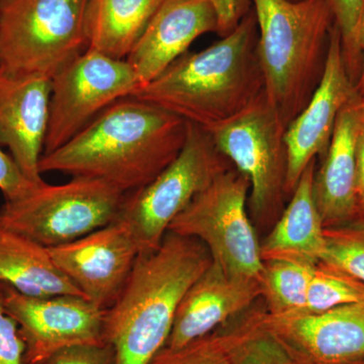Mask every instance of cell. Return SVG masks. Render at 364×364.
I'll use <instances>...</instances> for the list:
<instances>
[{"label": "cell", "mask_w": 364, "mask_h": 364, "mask_svg": "<svg viewBox=\"0 0 364 364\" xmlns=\"http://www.w3.org/2000/svg\"><path fill=\"white\" fill-rule=\"evenodd\" d=\"M188 123L132 97L117 100L62 147L41 157V174L102 179L124 193L149 184L183 147Z\"/></svg>", "instance_id": "6da1fadb"}, {"label": "cell", "mask_w": 364, "mask_h": 364, "mask_svg": "<svg viewBox=\"0 0 364 364\" xmlns=\"http://www.w3.org/2000/svg\"><path fill=\"white\" fill-rule=\"evenodd\" d=\"M254 11L227 37L203 51L184 53L130 97L208 130L254 104L264 91Z\"/></svg>", "instance_id": "7a4b0ae2"}, {"label": "cell", "mask_w": 364, "mask_h": 364, "mask_svg": "<svg viewBox=\"0 0 364 364\" xmlns=\"http://www.w3.org/2000/svg\"><path fill=\"white\" fill-rule=\"evenodd\" d=\"M210 263L202 242L172 232L156 250L139 254L105 313L104 338L114 348V364L149 363L166 344L182 296Z\"/></svg>", "instance_id": "3957f363"}, {"label": "cell", "mask_w": 364, "mask_h": 364, "mask_svg": "<svg viewBox=\"0 0 364 364\" xmlns=\"http://www.w3.org/2000/svg\"><path fill=\"white\" fill-rule=\"evenodd\" d=\"M264 92L287 128L320 82L334 16L328 0H252Z\"/></svg>", "instance_id": "277c9868"}, {"label": "cell", "mask_w": 364, "mask_h": 364, "mask_svg": "<svg viewBox=\"0 0 364 364\" xmlns=\"http://www.w3.org/2000/svg\"><path fill=\"white\" fill-rule=\"evenodd\" d=\"M90 0H0V66L53 78L88 49Z\"/></svg>", "instance_id": "5b68a950"}, {"label": "cell", "mask_w": 364, "mask_h": 364, "mask_svg": "<svg viewBox=\"0 0 364 364\" xmlns=\"http://www.w3.org/2000/svg\"><path fill=\"white\" fill-rule=\"evenodd\" d=\"M126 193L102 179L73 176L60 186L44 183L0 208V226L46 247L77 240L116 221Z\"/></svg>", "instance_id": "8992f818"}, {"label": "cell", "mask_w": 364, "mask_h": 364, "mask_svg": "<svg viewBox=\"0 0 364 364\" xmlns=\"http://www.w3.org/2000/svg\"><path fill=\"white\" fill-rule=\"evenodd\" d=\"M205 129L188 123L178 156L147 186L126 196L117 220L133 234L139 252L161 245L172 221L215 177L231 169Z\"/></svg>", "instance_id": "52a82bcc"}, {"label": "cell", "mask_w": 364, "mask_h": 364, "mask_svg": "<svg viewBox=\"0 0 364 364\" xmlns=\"http://www.w3.org/2000/svg\"><path fill=\"white\" fill-rule=\"evenodd\" d=\"M249 191L247 177L238 170L223 172L177 215L168 232L202 242L228 274L262 280L264 261L248 217Z\"/></svg>", "instance_id": "ba28073f"}, {"label": "cell", "mask_w": 364, "mask_h": 364, "mask_svg": "<svg viewBox=\"0 0 364 364\" xmlns=\"http://www.w3.org/2000/svg\"><path fill=\"white\" fill-rule=\"evenodd\" d=\"M218 150L250 183V203L257 218L274 213L287 193V126L263 91L240 114L205 130Z\"/></svg>", "instance_id": "9c48e42d"}, {"label": "cell", "mask_w": 364, "mask_h": 364, "mask_svg": "<svg viewBox=\"0 0 364 364\" xmlns=\"http://www.w3.org/2000/svg\"><path fill=\"white\" fill-rule=\"evenodd\" d=\"M51 85L43 155L62 147L107 107L141 86L127 60L91 49L58 72Z\"/></svg>", "instance_id": "30bf717a"}, {"label": "cell", "mask_w": 364, "mask_h": 364, "mask_svg": "<svg viewBox=\"0 0 364 364\" xmlns=\"http://www.w3.org/2000/svg\"><path fill=\"white\" fill-rule=\"evenodd\" d=\"M4 306L25 342V364H45L73 345L105 342V311L85 296L33 298L6 284Z\"/></svg>", "instance_id": "8fae6325"}, {"label": "cell", "mask_w": 364, "mask_h": 364, "mask_svg": "<svg viewBox=\"0 0 364 364\" xmlns=\"http://www.w3.org/2000/svg\"><path fill=\"white\" fill-rule=\"evenodd\" d=\"M355 95V85L345 64L341 37L334 23L320 82L305 109L287 128V193H293L301 174L316 157L325 156L340 112Z\"/></svg>", "instance_id": "7c38bea8"}, {"label": "cell", "mask_w": 364, "mask_h": 364, "mask_svg": "<svg viewBox=\"0 0 364 364\" xmlns=\"http://www.w3.org/2000/svg\"><path fill=\"white\" fill-rule=\"evenodd\" d=\"M48 250L83 296L105 311L121 294L140 254L130 229L119 220Z\"/></svg>", "instance_id": "4fadbf2b"}, {"label": "cell", "mask_w": 364, "mask_h": 364, "mask_svg": "<svg viewBox=\"0 0 364 364\" xmlns=\"http://www.w3.org/2000/svg\"><path fill=\"white\" fill-rule=\"evenodd\" d=\"M264 316L304 364L364 363V301L318 314Z\"/></svg>", "instance_id": "5bb4252c"}, {"label": "cell", "mask_w": 364, "mask_h": 364, "mask_svg": "<svg viewBox=\"0 0 364 364\" xmlns=\"http://www.w3.org/2000/svg\"><path fill=\"white\" fill-rule=\"evenodd\" d=\"M51 78L16 74L0 66V144L28 179L44 182L39 168L48 121Z\"/></svg>", "instance_id": "9a60e30c"}, {"label": "cell", "mask_w": 364, "mask_h": 364, "mask_svg": "<svg viewBox=\"0 0 364 364\" xmlns=\"http://www.w3.org/2000/svg\"><path fill=\"white\" fill-rule=\"evenodd\" d=\"M262 293V280L228 274L212 260L182 296L165 346L178 348L210 334Z\"/></svg>", "instance_id": "2e32d148"}, {"label": "cell", "mask_w": 364, "mask_h": 364, "mask_svg": "<svg viewBox=\"0 0 364 364\" xmlns=\"http://www.w3.org/2000/svg\"><path fill=\"white\" fill-rule=\"evenodd\" d=\"M364 109L358 95L340 112L324 162L314 176V198L324 227L334 228L358 217V143Z\"/></svg>", "instance_id": "e0dca14e"}, {"label": "cell", "mask_w": 364, "mask_h": 364, "mask_svg": "<svg viewBox=\"0 0 364 364\" xmlns=\"http://www.w3.org/2000/svg\"><path fill=\"white\" fill-rule=\"evenodd\" d=\"M208 33H215L210 0H164L126 60L145 85Z\"/></svg>", "instance_id": "ac0fdd59"}, {"label": "cell", "mask_w": 364, "mask_h": 364, "mask_svg": "<svg viewBox=\"0 0 364 364\" xmlns=\"http://www.w3.org/2000/svg\"><path fill=\"white\" fill-rule=\"evenodd\" d=\"M316 159L308 165L293 191V196L272 231L261 244L263 261L296 259L320 263L326 236L322 217L314 198Z\"/></svg>", "instance_id": "d6986e66"}, {"label": "cell", "mask_w": 364, "mask_h": 364, "mask_svg": "<svg viewBox=\"0 0 364 364\" xmlns=\"http://www.w3.org/2000/svg\"><path fill=\"white\" fill-rule=\"evenodd\" d=\"M0 282L33 298L85 296L57 267L48 247L2 226Z\"/></svg>", "instance_id": "ffe728a7"}, {"label": "cell", "mask_w": 364, "mask_h": 364, "mask_svg": "<svg viewBox=\"0 0 364 364\" xmlns=\"http://www.w3.org/2000/svg\"><path fill=\"white\" fill-rule=\"evenodd\" d=\"M164 0H90L88 49L126 60Z\"/></svg>", "instance_id": "44dd1931"}, {"label": "cell", "mask_w": 364, "mask_h": 364, "mask_svg": "<svg viewBox=\"0 0 364 364\" xmlns=\"http://www.w3.org/2000/svg\"><path fill=\"white\" fill-rule=\"evenodd\" d=\"M220 334L230 364H304L269 327L264 313H253Z\"/></svg>", "instance_id": "7402d4cb"}, {"label": "cell", "mask_w": 364, "mask_h": 364, "mask_svg": "<svg viewBox=\"0 0 364 364\" xmlns=\"http://www.w3.org/2000/svg\"><path fill=\"white\" fill-rule=\"evenodd\" d=\"M317 265L287 258L264 261L262 296L267 299L268 314L280 316L301 312Z\"/></svg>", "instance_id": "603a6c76"}, {"label": "cell", "mask_w": 364, "mask_h": 364, "mask_svg": "<svg viewBox=\"0 0 364 364\" xmlns=\"http://www.w3.org/2000/svg\"><path fill=\"white\" fill-rule=\"evenodd\" d=\"M361 301H364L363 282L341 270L318 263L309 286L305 306L298 314L326 312Z\"/></svg>", "instance_id": "cb8c5ba5"}, {"label": "cell", "mask_w": 364, "mask_h": 364, "mask_svg": "<svg viewBox=\"0 0 364 364\" xmlns=\"http://www.w3.org/2000/svg\"><path fill=\"white\" fill-rule=\"evenodd\" d=\"M325 228L326 244L320 263L341 270L364 284V225Z\"/></svg>", "instance_id": "d4e9b609"}, {"label": "cell", "mask_w": 364, "mask_h": 364, "mask_svg": "<svg viewBox=\"0 0 364 364\" xmlns=\"http://www.w3.org/2000/svg\"><path fill=\"white\" fill-rule=\"evenodd\" d=\"M334 23L341 37L345 64L354 85L360 70V52L358 47V23L364 0H328Z\"/></svg>", "instance_id": "484cf974"}, {"label": "cell", "mask_w": 364, "mask_h": 364, "mask_svg": "<svg viewBox=\"0 0 364 364\" xmlns=\"http://www.w3.org/2000/svg\"><path fill=\"white\" fill-rule=\"evenodd\" d=\"M148 364H230V361L221 334L212 332L178 348L164 346Z\"/></svg>", "instance_id": "4316f807"}, {"label": "cell", "mask_w": 364, "mask_h": 364, "mask_svg": "<svg viewBox=\"0 0 364 364\" xmlns=\"http://www.w3.org/2000/svg\"><path fill=\"white\" fill-rule=\"evenodd\" d=\"M6 284L0 282V364H25L26 345L18 326L7 314Z\"/></svg>", "instance_id": "83f0119b"}, {"label": "cell", "mask_w": 364, "mask_h": 364, "mask_svg": "<svg viewBox=\"0 0 364 364\" xmlns=\"http://www.w3.org/2000/svg\"><path fill=\"white\" fill-rule=\"evenodd\" d=\"M44 182L37 183L28 179L13 156L2 150L0 144V191L6 200L25 198Z\"/></svg>", "instance_id": "f1b7e54d"}, {"label": "cell", "mask_w": 364, "mask_h": 364, "mask_svg": "<svg viewBox=\"0 0 364 364\" xmlns=\"http://www.w3.org/2000/svg\"><path fill=\"white\" fill-rule=\"evenodd\" d=\"M45 364H114V350L107 342L73 345L53 354Z\"/></svg>", "instance_id": "f546056e"}, {"label": "cell", "mask_w": 364, "mask_h": 364, "mask_svg": "<svg viewBox=\"0 0 364 364\" xmlns=\"http://www.w3.org/2000/svg\"><path fill=\"white\" fill-rule=\"evenodd\" d=\"M215 18V33L225 38L234 32L253 11L252 0H210Z\"/></svg>", "instance_id": "4dcf8cb0"}, {"label": "cell", "mask_w": 364, "mask_h": 364, "mask_svg": "<svg viewBox=\"0 0 364 364\" xmlns=\"http://www.w3.org/2000/svg\"><path fill=\"white\" fill-rule=\"evenodd\" d=\"M358 47L360 52V70L355 85V92L364 104V4L358 23Z\"/></svg>", "instance_id": "1f68e13d"}, {"label": "cell", "mask_w": 364, "mask_h": 364, "mask_svg": "<svg viewBox=\"0 0 364 364\" xmlns=\"http://www.w3.org/2000/svg\"><path fill=\"white\" fill-rule=\"evenodd\" d=\"M356 161H358V195L361 210L364 208V128L358 139Z\"/></svg>", "instance_id": "d6a6232c"}, {"label": "cell", "mask_w": 364, "mask_h": 364, "mask_svg": "<svg viewBox=\"0 0 364 364\" xmlns=\"http://www.w3.org/2000/svg\"><path fill=\"white\" fill-rule=\"evenodd\" d=\"M358 217H360V221H359V224L364 225V208H361Z\"/></svg>", "instance_id": "836d02e7"}, {"label": "cell", "mask_w": 364, "mask_h": 364, "mask_svg": "<svg viewBox=\"0 0 364 364\" xmlns=\"http://www.w3.org/2000/svg\"><path fill=\"white\" fill-rule=\"evenodd\" d=\"M363 109H364V104H363Z\"/></svg>", "instance_id": "e575fe53"}, {"label": "cell", "mask_w": 364, "mask_h": 364, "mask_svg": "<svg viewBox=\"0 0 364 364\" xmlns=\"http://www.w3.org/2000/svg\"><path fill=\"white\" fill-rule=\"evenodd\" d=\"M363 364H364V363H363Z\"/></svg>", "instance_id": "d590c367"}]
</instances>
